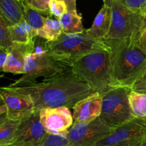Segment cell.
I'll return each mask as SVG.
<instances>
[{"label":"cell","mask_w":146,"mask_h":146,"mask_svg":"<svg viewBox=\"0 0 146 146\" xmlns=\"http://www.w3.org/2000/svg\"><path fill=\"white\" fill-rule=\"evenodd\" d=\"M111 7L104 4L89 29H85L86 34L97 40L103 41L108 36L111 24Z\"/></svg>","instance_id":"9a60e30c"},{"label":"cell","mask_w":146,"mask_h":146,"mask_svg":"<svg viewBox=\"0 0 146 146\" xmlns=\"http://www.w3.org/2000/svg\"><path fill=\"white\" fill-rule=\"evenodd\" d=\"M41 124L47 133L67 137L74 117L66 107H46L39 110Z\"/></svg>","instance_id":"30bf717a"},{"label":"cell","mask_w":146,"mask_h":146,"mask_svg":"<svg viewBox=\"0 0 146 146\" xmlns=\"http://www.w3.org/2000/svg\"><path fill=\"white\" fill-rule=\"evenodd\" d=\"M21 120L7 118L0 121V146L14 143L17 129Z\"/></svg>","instance_id":"ffe728a7"},{"label":"cell","mask_w":146,"mask_h":146,"mask_svg":"<svg viewBox=\"0 0 146 146\" xmlns=\"http://www.w3.org/2000/svg\"><path fill=\"white\" fill-rule=\"evenodd\" d=\"M0 14L14 24L24 19L21 2L17 0H0Z\"/></svg>","instance_id":"2e32d148"},{"label":"cell","mask_w":146,"mask_h":146,"mask_svg":"<svg viewBox=\"0 0 146 146\" xmlns=\"http://www.w3.org/2000/svg\"><path fill=\"white\" fill-rule=\"evenodd\" d=\"M3 146H14L13 145H3Z\"/></svg>","instance_id":"d590c367"},{"label":"cell","mask_w":146,"mask_h":146,"mask_svg":"<svg viewBox=\"0 0 146 146\" xmlns=\"http://www.w3.org/2000/svg\"><path fill=\"white\" fill-rule=\"evenodd\" d=\"M103 1H104V4H106L110 7H111L112 5V0H103Z\"/></svg>","instance_id":"d6a6232c"},{"label":"cell","mask_w":146,"mask_h":146,"mask_svg":"<svg viewBox=\"0 0 146 146\" xmlns=\"http://www.w3.org/2000/svg\"><path fill=\"white\" fill-rule=\"evenodd\" d=\"M38 145H28V146H38Z\"/></svg>","instance_id":"74e56055"},{"label":"cell","mask_w":146,"mask_h":146,"mask_svg":"<svg viewBox=\"0 0 146 146\" xmlns=\"http://www.w3.org/2000/svg\"><path fill=\"white\" fill-rule=\"evenodd\" d=\"M21 2L24 10V19L36 34V31L44 25L46 17H44L41 12L31 7L26 0Z\"/></svg>","instance_id":"44dd1931"},{"label":"cell","mask_w":146,"mask_h":146,"mask_svg":"<svg viewBox=\"0 0 146 146\" xmlns=\"http://www.w3.org/2000/svg\"><path fill=\"white\" fill-rule=\"evenodd\" d=\"M132 40L143 51L146 53V17H145V21L141 31L137 37L135 38H132Z\"/></svg>","instance_id":"83f0119b"},{"label":"cell","mask_w":146,"mask_h":146,"mask_svg":"<svg viewBox=\"0 0 146 146\" xmlns=\"http://www.w3.org/2000/svg\"><path fill=\"white\" fill-rule=\"evenodd\" d=\"M10 31L11 39L14 42H29L33 40L34 37L36 36V32L27 23L25 19L21 20L20 22L11 26Z\"/></svg>","instance_id":"d6986e66"},{"label":"cell","mask_w":146,"mask_h":146,"mask_svg":"<svg viewBox=\"0 0 146 146\" xmlns=\"http://www.w3.org/2000/svg\"><path fill=\"white\" fill-rule=\"evenodd\" d=\"M58 20L61 23L64 34H78L85 31L82 24V16L77 12L67 11Z\"/></svg>","instance_id":"ac0fdd59"},{"label":"cell","mask_w":146,"mask_h":146,"mask_svg":"<svg viewBox=\"0 0 146 146\" xmlns=\"http://www.w3.org/2000/svg\"><path fill=\"white\" fill-rule=\"evenodd\" d=\"M111 52L115 80L121 86L131 87L146 71V53L132 38L104 39Z\"/></svg>","instance_id":"7a4b0ae2"},{"label":"cell","mask_w":146,"mask_h":146,"mask_svg":"<svg viewBox=\"0 0 146 146\" xmlns=\"http://www.w3.org/2000/svg\"><path fill=\"white\" fill-rule=\"evenodd\" d=\"M8 59V51L0 48V71L3 72Z\"/></svg>","instance_id":"f546056e"},{"label":"cell","mask_w":146,"mask_h":146,"mask_svg":"<svg viewBox=\"0 0 146 146\" xmlns=\"http://www.w3.org/2000/svg\"><path fill=\"white\" fill-rule=\"evenodd\" d=\"M129 103L133 117L146 118V94L131 91L129 95Z\"/></svg>","instance_id":"7402d4cb"},{"label":"cell","mask_w":146,"mask_h":146,"mask_svg":"<svg viewBox=\"0 0 146 146\" xmlns=\"http://www.w3.org/2000/svg\"><path fill=\"white\" fill-rule=\"evenodd\" d=\"M69 68L54 60L48 53L36 54L29 53L25 58L24 72L22 77L10 84V87L22 85L36 82L38 77L49 78L64 73Z\"/></svg>","instance_id":"52a82bcc"},{"label":"cell","mask_w":146,"mask_h":146,"mask_svg":"<svg viewBox=\"0 0 146 146\" xmlns=\"http://www.w3.org/2000/svg\"><path fill=\"white\" fill-rule=\"evenodd\" d=\"M118 4L133 10L141 12L146 8V0H113Z\"/></svg>","instance_id":"484cf974"},{"label":"cell","mask_w":146,"mask_h":146,"mask_svg":"<svg viewBox=\"0 0 146 146\" xmlns=\"http://www.w3.org/2000/svg\"><path fill=\"white\" fill-rule=\"evenodd\" d=\"M30 5L42 14L49 15V2L51 0H26Z\"/></svg>","instance_id":"4316f807"},{"label":"cell","mask_w":146,"mask_h":146,"mask_svg":"<svg viewBox=\"0 0 146 146\" xmlns=\"http://www.w3.org/2000/svg\"><path fill=\"white\" fill-rule=\"evenodd\" d=\"M111 11V28L106 38H135L143 25L145 16L113 0Z\"/></svg>","instance_id":"8992f818"},{"label":"cell","mask_w":146,"mask_h":146,"mask_svg":"<svg viewBox=\"0 0 146 146\" xmlns=\"http://www.w3.org/2000/svg\"><path fill=\"white\" fill-rule=\"evenodd\" d=\"M0 98L7 106L9 119L21 120L35 112L34 102L29 96L15 91L8 86L1 87Z\"/></svg>","instance_id":"8fae6325"},{"label":"cell","mask_w":146,"mask_h":146,"mask_svg":"<svg viewBox=\"0 0 146 146\" xmlns=\"http://www.w3.org/2000/svg\"><path fill=\"white\" fill-rule=\"evenodd\" d=\"M143 143V142H142ZM141 142H133V143H125L121 145H97V146H139L141 144Z\"/></svg>","instance_id":"1f68e13d"},{"label":"cell","mask_w":146,"mask_h":146,"mask_svg":"<svg viewBox=\"0 0 146 146\" xmlns=\"http://www.w3.org/2000/svg\"><path fill=\"white\" fill-rule=\"evenodd\" d=\"M17 1H20V2H21V1H25V0H17Z\"/></svg>","instance_id":"8d00e7d4"},{"label":"cell","mask_w":146,"mask_h":146,"mask_svg":"<svg viewBox=\"0 0 146 146\" xmlns=\"http://www.w3.org/2000/svg\"><path fill=\"white\" fill-rule=\"evenodd\" d=\"M70 67L76 75L101 95L120 86L114 75L108 47L106 50L93 52L84 56Z\"/></svg>","instance_id":"3957f363"},{"label":"cell","mask_w":146,"mask_h":146,"mask_svg":"<svg viewBox=\"0 0 146 146\" xmlns=\"http://www.w3.org/2000/svg\"><path fill=\"white\" fill-rule=\"evenodd\" d=\"M13 23L0 14V48L7 50L13 44L10 27Z\"/></svg>","instance_id":"603a6c76"},{"label":"cell","mask_w":146,"mask_h":146,"mask_svg":"<svg viewBox=\"0 0 146 146\" xmlns=\"http://www.w3.org/2000/svg\"><path fill=\"white\" fill-rule=\"evenodd\" d=\"M114 130L99 117L90 123L74 122L68 130V146H96Z\"/></svg>","instance_id":"ba28073f"},{"label":"cell","mask_w":146,"mask_h":146,"mask_svg":"<svg viewBox=\"0 0 146 146\" xmlns=\"http://www.w3.org/2000/svg\"><path fill=\"white\" fill-rule=\"evenodd\" d=\"M131 87L118 86L103 94L99 118L113 128L122 125L133 117L129 103Z\"/></svg>","instance_id":"5b68a950"},{"label":"cell","mask_w":146,"mask_h":146,"mask_svg":"<svg viewBox=\"0 0 146 146\" xmlns=\"http://www.w3.org/2000/svg\"><path fill=\"white\" fill-rule=\"evenodd\" d=\"M141 13H142V14H143V15L145 16V17H146V8L144 9L142 11H141Z\"/></svg>","instance_id":"836d02e7"},{"label":"cell","mask_w":146,"mask_h":146,"mask_svg":"<svg viewBox=\"0 0 146 146\" xmlns=\"http://www.w3.org/2000/svg\"><path fill=\"white\" fill-rule=\"evenodd\" d=\"M68 11L67 6L61 0H51L49 2V16H54L59 19Z\"/></svg>","instance_id":"d4e9b609"},{"label":"cell","mask_w":146,"mask_h":146,"mask_svg":"<svg viewBox=\"0 0 146 146\" xmlns=\"http://www.w3.org/2000/svg\"><path fill=\"white\" fill-rule=\"evenodd\" d=\"M139 146H146V141L143 142V143H141V144Z\"/></svg>","instance_id":"e575fe53"},{"label":"cell","mask_w":146,"mask_h":146,"mask_svg":"<svg viewBox=\"0 0 146 146\" xmlns=\"http://www.w3.org/2000/svg\"><path fill=\"white\" fill-rule=\"evenodd\" d=\"M64 1L67 6L68 11L76 13V0H61Z\"/></svg>","instance_id":"4dcf8cb0"},{"label":"cell","mask_w":146,"mask_h":146,"mask_svg":"<svg viewBox=\"0 0 146 146\" xmlns=\"http://www.w3.org/2000/svg\"><path fill=\"white\" fill-rule=\"evenodd\" d=\"M8 87L29 96L37 111L46 107L73 108L79 100L95 92L86 82L74 74L71 67L62 74L46 78L39 82Z\"/></svg>","instance_id":"6da1fadb"},{"label":"cell","mask_w":146,"mask_h":146,"mask_svg":"<svg viewBox=\"0 0 146 146\" xmlns=\"http://www.w3.org/2000/svg\"><path fill=\"white\" fill-rule=\"evenodd\" d=\"M146 141V118L133 117L131 120L116 127L112 134L101 140L96 145H121L133 142Z\"/></svg>","instance_id":"9c48e42d"},{"label":"cell","mask_w":146,"mask_h":146,"mask_svg":"<svg viewBox=\"0 0 146 146\" xmlns=\"http://www.w3.org/2000/svg\"><path fill=\"white\" fill-rule=\"evenodd\" d=\"M63 34L61 23L58 19H52L46 17L44 25L36 31V36L46 40L48 42L58 40Z\"/></svg>","instance_id":"e0dca14e"},{"label":"cell","mask_w":146,"mask_h":146,"mask_svg":"<svg viewBox=\"0 0 146 146\" xmlns=\"http://www.w3.org/2000/svg\"><path fill=\"white\" fill-rule=\"evenodd\" d=\"M133 91L146 94V71L144 74L133 84L131 87Z\"/></svg>","instance_id":"f1b7e54d"},{"label":"cell","mask_w":146,"mask_h":146,"mask_svg":"<svg viewBox=\"0 0 146 146\" xmlns=\"http://www.w3.org/2000/svg\"><path fill=\"white\" fill-rule=\"evenodd\" d=\"M38 146H68V137L46 133Z\"/></svg>","instance_id":"cb8c5ba5"},{"label":"cell","mask_w":146,"mask_h":146,"mask_svg":"<svg viewBox=\"0 0 146 146\" xmlns=\"http://www.w3.org/2000/svg\"><path fill=\"white\" fill-rule=\"evenodd\" d=\"M46 131L41 124L39 111L35 110L32 115L21 120L17 129L14 143V146L38 145Z\"/></svg>","instance_id":"7c38bea8"},{"label":"cell","mask_w":146,"mask_h":146,"mask_svg":"<svg viewBox=\"0 0 146 146\" xmlns=\"http://www.w3.org/2000/svg\"><path fill=\"white\" fill-rule=\"evenodd\" d=\"M103 96L94 92L79 100L73 107L74 122L90 123L100 117L102 109Z\"/></svg>","instance_id":"4fadbf2b"},{"label":"cell","mask_w":146,"mask_h":146,"mask_svg":"<svg viewBox=\"0 0 146 146\" xmlns=\"http://www.w3.org/2000/svg\"><path fill=\"white\" fill-rule=\"evenodd\" d=\"M32 47L33 40L25 43H13L7 50L8 59L3 72L14 74H24L26 56L31 53Z\"/></svg>","instance_id":"5bb4252c"},{"label":"cell","mask_w":146,"mask_h":146,"mask_svg":"<svg viewBox=\"0 0 146 146\" xmlns=\"http://www.w3.org/2000/svg\"><path fill=\"white\" fill-rule=\"evenodd\" d=\"M104 41L97 40L86 34L63 33L58 40L48 42V54L61 64L70 66L84 56L99 50H106Z\"/></svg>","instance_id":"277c9868"}]
</instances>
